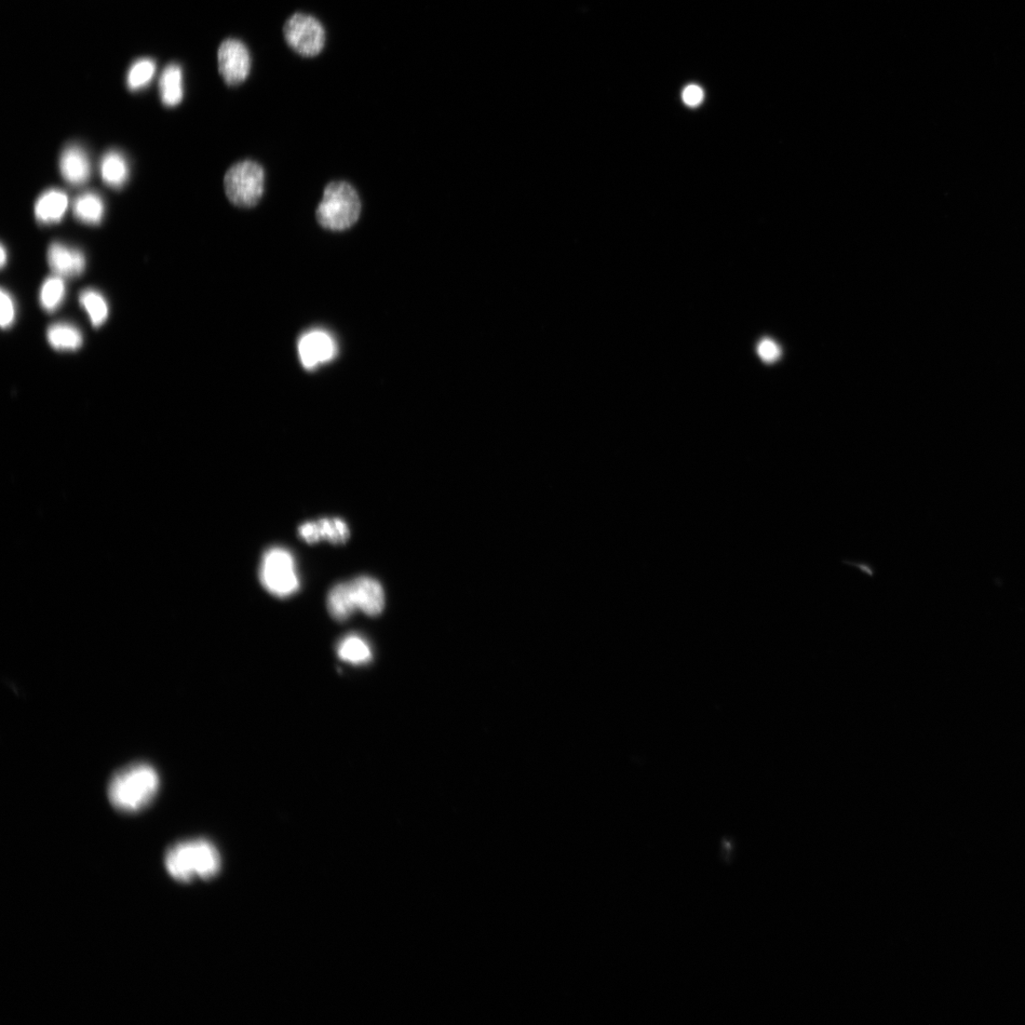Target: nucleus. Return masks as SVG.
Here are the masks:
<instances>
[{
	"label": "nucleus",
	"instance_id": "f257e3e1",
	"mask_svg": "<svg viewBox=\"0 0 1025 1025\" xmlns=\"http://www.w3.org/2000/svg\"><path fill=\"white\" fill-rule=\"evenodd\" d=\"M160 787L158 772L150 764L135 763L121 769L109 785V799L121 812L141 811L156 797Z\"/></svg>",
	"mask_w": 1025,
	"mask_h": 1025
},
{
	"label": "nucleus",
	"instance_id": "f03ea898",
	"mask_svg": "<svg viewBox=\"0 0 1025 1025\" xmlns=\"http://www.w3.org/2000/svg\"><path fill=\"white\" fill-rule=\"evenodd\" d=\"M166 867L172 878L181 882L209 880L220 872L221 857L207 841H184L168 849Z\"/></svg>",
	"mask_w": 1025,
	"mask_h": 1025
},
{
	"label": "nucleus",
	"instance_id": "7ed1b4c3",
	"mask_svg": "<svg viewBox=\"0 0 1025 1025\" xmlns=\"http://www.w3.org/2000/svg\"><path fill=\"white\" fill-rule=\"evenodd\" d=\"M361 207L360 198L352 184L333 182L324 191L316 217L327 231H344L357 223Z\"/></svg>",
	"mask_w": 1025,
	"mask_h": 1025
},
{
	"label": "nucleus",
	"instance_id": "20e7f679",
	"mask_svg": "<svg viewBox=\"0 0 1025 1025\" xmlns=\"http://www.w3.org/2000/svg\"><path fill=\"white\" fill-rule=\"evenodd\" d=\"M264 187L265 173L256 161H239L225 174L226 196L239 207L250 208L258 205L263 196Z\"/></svg>",
	"mask_w": 1025,
	"mask_h": 1025
},
{
	"label": "nucleus",
	"instance_id": "39448f33",
	"mask_svg": "<svg viewBox=\"0 0 1025 1025\" xmlns=\"http://www.w3.org/2000/svg\"><path fill=\"white\" fill-rule=\"evenodd\" d=\"M260 578L263 587L280 599L290 597L301 586L293 555L280 547L266 551L261 564Z\"/></svg>",
	"mask_w": 1025,
	"mask_h": 1025
},
{
	"label": "nucleus",
	"instance_id": "423d86ee",
	"mask_svg": "<svg viewBox=\"0 0 1025 1025\" xmlns=\"http://www.w3.org/2000/svg\"><path fill=\"white\" fill-rule=\"evenodd\" d=\"M283 34L288 45L304 58L317 57L325 47V29L317 19L307 13H294L286 21Z\"/></svg>",
	"mask_w": 1025,
	"mask_h": 1025
},
{
	"label": "nucleus",
	"instance_id": "0eeeda50",
	"mask_svg": "<svg viewBox=\"0 0 1025 1025\" xmlns=\"http://www.w3.org/2000/svg\"><path fill=\"white\" fill-rule=\"evenodd\" d=\"M219 72L228 86L245 82L251 72V56L245 43L228 38L218 51Z\"/></svg>",
	"mask_w": 1025,
	"mask_h": 1025
},
{
	"label": "nucleus",
	"instance_id": "6e6552de",
	"mask_svg": "<svg viewBox=\"0 0 1025 1025\" xmlns=\"http://www.w3.org/2000/svg\"><path fill=\"white\" fill-rule=\"evenodd\" d=\"M348 586L356 610L369 616H377L383 612L385 592L376 579L360 576L348 582Z\"/></svg>",
	"mask_w": 1025,
	"mask_h": 1025
},
{
	"label": "nucleus",
	"instance_id": "1a4fd4ad",
	"mask_svg": "<svg viewBox=\"0 0 1025 1025\" xmlns=\"http://www.w3.org/2000/svg\"><path fill=\"white\" fill-rule=\"evenodd\" d=\"M299 534L309 544H316L321 541H327L335 545L344 544L349 538L347 523L339 518L305 522L300 526Z\"/></svg>",
	"mask_w": 1025,
	"mask_h": 1025
},
{
	"label": "nucleus",
	"instance_id": "9d476101",
	"mask_svg": "<svg viewBox=\"0 0 1025 1025\" xmlns=\"http://www.w3.org/2000/svg\"><path fill=\"white\" fill-rule=\"evenodd\" d=\"M48 262L57 276L74 278L84 272L85 255L79 250L53 242L48 249Z\"/></svg>",
	"mask_w": 1025,
	"mask_h": 1025
},
{
	"label": "nucleus",
	"instance_id": "9b49d317",
	"mask_svg": "<svg viewBox=\"0 0 1025 1025\" xmlns=\"http://www.w3.org/2000/svg\"><path fill=\"white\" fill-rule=\"evenodd\" d=\"M60 171L63 178L73 185H82L89 181L90 163L82 147L73 145L65 148L60 157Z\"/></svg>",
	"mask_w": 1025,
	"mask_h": 1025
},
{
	"label": "nucleus",
	"instance_id": "f8f14e48",
	"mask_svg": "<svg viewBox=\"0 0 1025 1025\" xmlns=\"http://www.w3.org/2000/svg\"><path fill=\"white\" fill-rule=\"evenodd\" d=\"M334 349L331 337L319 331L306 334L300 343L301 357L303 365L308 369H313L317 364L332 359Z\"/></svg>",
	"mask_w": 1025,
	"mask_h": 1025
},
{
	"label": "nucleus",
	"instance_id": "ddd939ff",
	"mask_svg": "<svg viewBox=\"0 0 1025 1025\" xmlns=\"http://www.w3.org/2000/svg\"><path fill=\"white\" fill-rule=\"evenodd\" d=\"M69 207V198L59 190H50L40 196L35 205V215L40 223L60 222Z\"/></svg>",
	"mask_w": 1025,
	"mask_h": 1025
},
{
	"label": "nucleus",
	"instance_id": "4468645a",
	"mask_svg": "<svg viewBox=\"0 0 1025 1025\" xmlns=\"http://www.w3.org/2000/svg\"><path fill=\"white\" fill-rule=\"evenodd\" d=\"M161 102L176 106L184 98L183 72L177 64H170L161 74L159 82Z\"/></svg>",
	"mask_w": 1025,
	"mask_h": 1025
},
{
	"label": "nucleus",
	"instance_id": "2eb2a0df",
	"mask_svg": "<svg viewBox=\"0 0 1025 1025\" xmlns=\"http://www.w3.org/2000/svg\"><path fill=\"white\" fill-rule=\"evenodd\" d=\"M100 173L106 184L113 188L122 187L129 179L128 161L118 152L106 153L101 160Z\"/></svg>",
	"mask_w": 1025,
	"mask_h": 1025
},
{
	"label": "nucleus",
	"instance_id": "dca6fc26",
	"mask_svg": "<svg viewBox=\"0 0 1025 1025\" xmlns=\"http://www.w3.org/2000/svg\"><path fill=\"white\" fill-rule=\"evenodd\" d=\"M337 655L344 662L354 666L366 665L372 659V652L368 642L358 635L345 637L337 646Z\"/></svg>",
	"mask_w": 1025,
	"mask_h": 1025
},
{
	"label": "nucleus",
	"instance_id": "f3484780",
	"mask_svg": "<svg viewBox=\"0 0 1025 1025\" xmlns=\"http://www.w3.org/2000/svg\"><path fill=\"white\" fill-rule=\"evenodd\" d=\"M74 214L80 222L90 225L99 224L105 214L104 201L98 194L86 192L75 200Z\"/></svg>",
	"mask_w": 1025,
	"mask_h": 1025
},
{
	"label": "nucleus",
	"instance_id": "a211bd4d",
	"mask_svg": "<svg viewBox=\"0 0 1025 1025\" xmlns=\"http://www.w3.org/2000/svg\"><path fill=\"white\" fill-rule=\"evenodd\" d=\"M328 609L337 622H345L356 611L350 596L348 583L335 585L329 592Z\"/></svg>",
	"mask_w": 1025,
	"mask_h": 1025
},
{
	"label": "nucleus",
	"instance_id": "6ab92c4d",
	"mask_svg": "<svg viewBox=\"0 0 1025 1025\" xmlns=\"http://www.w3.org/2000/svg\"><path fill=\"white\" fill-rule=\"evenodd\" d=\"M47 339L51 346L59 350H75L83 344V337L79 330L65 323L51 326Z\"/></svg>",
	"mask_w": 1025,
	"mask_h": 1025
},
{
	"label": "nucleus",
	"instance_id": "aec40b11",
	"mask_svg": "<svg viewBox=\"0 0 1025 1025\" xmlns=\"http://www.w3.org/2000/svg\"><path fill=\"white\" fill-rule=\"evenodd\" d=\"M80 304L85 309L94 327H100L109 317V305L104 296L96 290H85L80 293Z\"/></svg>",
	"mask_w": 1025,
	"mask_h": 1025
},
{
	"label": "nucleus",
	"instance_id": "412c9836",
	"mask_svg": "<svg viewBox=\"0 0 1025 1025\" xmlns=\"http://www.w3.org/2000/svg\"><path fill=\"white\" fill-rule=\"evenodd\" d=\"M66 293L63 278L59 276L51 277L45 280L39 293L40 304L48 313L55 312L61 305Z\"/></svg>",
	"mask_w": 1025,
	"mask_h": 1025
},
{
	"label": "nucleus",
	"instance_id": "4be33fe9",
	"mask_svg": "<svg viewBox=\"0 0 1025 1025\" xmlns=\"http://www.w3.org/2000/svg\"><path fill=\"white\" fill-rule=\"evenodd\" d=\"M156 72V64L152 59H140L129 69L127 84L130 90H139L150 84Z\"/></svg>",
	"mask_w": 1025,
	"mask_h": 1025
},
{
	"label": "nucleus",
	"instance_id": "5701e85b",
	"mask_svg": "<svg viewBox=\"0 0 1025 1025\" xmlns=\"http://www.w3.org/2000/svg\"><path fill=\"white\" fill-rule=\"evenodd\" d=\"M757 352L761 359L767 364L776 362L781 356L779 346L774 340L769 339H765L759 343Z\"/></svg>",
	"mask_w": 1025,
	"mask_h": 1025
},
{
	"label": "nucleus",
	"instance_id": "b1692460",
	"mask_svg": "<svg viewBox=\"0 0 1025 1025\" xmlns=\"http://www.w3.org/2000/svg\"><path fill=\"white\" fill-rule=\"evenodd\" d=\"M0 299H2V327L7 329L12 326L13 320H15V304H13L11 294L4 289L2 290Z\"/></svg>",
	"mask_w": 1025,
	"mask_h": 1025
},
{
	"label": "nucleus",
	"instance_id": "393cba45",
	"mask_svg": "<svg viewBox=\"0 0 1025 1025\" xmlns=\"http://www.w3.org/2000/svg\"><path fill=\"white\" fill-rule=\"evenodd\" d=\"M704 90L697 85L687 86L683 91V101L689 106H697L704 100Z\"/></svg>",
	"mask_w": 1025,
	"mask_h": 1025
},
{
	"label": "nucleus",
	"instance_id": "a878e982",
	"mask_svg": "<svg viewBox=\"0 0 1025 1025\" xmlns=\"http://www.w3.org/2000/svg\"><path fill=\"white\" fill-rule=\"evenodd\" d=\"M841 563L852 566V567L857 568L861 574L867 575L869 578H873L876 575L875 566L872 562L866 560L844 559Z\"/></svg>",
	"mask_w": 1025,
	"mask_h": 1025
},
{
	"label": "nucleus",
	"instance_id": "bb28decb",
	"mask_svg": "<svg viewBox=\"0 0 1025 1025\" xmlns=\"http://www.w3.org/2000/svg\"><path fill=\"white\" fill-rule=\"evenodd\" d=\"M0 254H2V258H0V262H2V265L4 267L6 263V261H7V253H6V249L4 248V246H2V249H0Z\"/></svg>",
	"mask_w": 1025,
	"mask_h": 1025
}]
</instances>
